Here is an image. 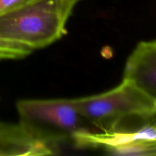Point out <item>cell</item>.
Segmentation results:
<instances>
[{
    "mask_svg": "<svg viewBox=\"0 0 156 156\" xmlns=\"http://www.w3.org/2000/svg\"><path fill=\"white\" fill-rule=\"evenodd\" d=\"M76 5L75 0H35L0 15V37L42 48L66 33V23Z\"/></svg>",
    "mask_w": 156,
    "mask_h": 156,
    "instance_id": "obj_1",
    "label": "cell"
},
{
    "mask_svg": "<svg viewBox=\"0 0 156 156\" xmlns=\"http://www.w3.org/2000/svg\"><path fill=\"white\" fill-rule=\"evenodd\" d=\"M19 123L54 146L79 134L95 132L79 111L76 99H24L16 105Z\"/></svg>",
    "mask_w": 156,
    "mask_h": 156,
    "instance_id": "obj_2",
    "label": "cell"
},
{
    "mask_svg": "<svg viewBox=\"0 0 156 156\" xmlns=\"http://www.w3.org/2000/svg\"><path fill=\"white\" fill-rule=\"evenodd\" d=\"M75 99L82 115L95 132H108L127 117L156 113L155 102L126 79L108 91Z\"/></svg>",
    "mask_w": 156,
    "mask_h": 156,
    "instance_id": "obj_3",
    "label": "cell"
},
{
    "mask_svg": "<svg viewBox=\"0 0 156 156\" xmlns=\"http://www.w3.org/2000/svg\"><path fill=\"white\" fill-rule=\"evenodd\" d=\"M123 79L132 82L156 104V41L138 44L126 60Z\"/></svg>",
    "mask_w": 156,
    "mask_h": 156,
    "instance_id": "obj_4",
    "label": "cell"
},
{
    "mask_svg": "<svg viewBox=\"0 0 156 156\" xmlns=\"http://www.w3.org/2000/svg\"><path fill=\"white\" fill-rule=\"evenodd\" d=\"M52 152L50 145L20 123L0 122V156H43Z\"/></svg>",
    "mask_w": 156,
    "mask_h": 156,
    "instance_id": "obj_5",
    "label": "cell"
},
{
    "mask_svg": "<svg viewBox=\"0 0 156 156\" xmlns=\"http://www.w3.org/2000/svg\"><path fill=\"white\" fill-rule=\"evenodd\" d=\"M114 155H156V141H138L104 149Z\"/></svg>",
    "mask_w": 156,
    "mask_h": 156,
    "instance_id": "obj_6",
    "label": "cell"
},
{
    "mask_svg": "<svg viewBox=\"0 0 156 156\" xmlns=\"http://www.w3.org/2000/svg\"><path fill=\"white\" fill-rule=\"evenodd\" d=\"M33 50L24 44L0 37V61L21 59L30 54Z\"/></svg>",
    "mask_w": 156,
    "mask_h": 156,
    "instance_id": "obj_7",
    "label": "cell"
},
{
    "mask_svg": "<svg viewBox=\"0 0 156 156\" xmlns=\"http://www.w3.org/2000/svg\"><path fill=\"white\" fill-rule=\"evenodd\" d=\"M35 0H0V15L33 2Z\"/></svg>",
    "mask_w": 156,
    "mask_h": 156,
    "instance_id": "obj_8",
    "label": "cell"
},
{
    "mask_svg": "<svg viewBox=\"0 0 156 156\" xmlns=\"http://www.w3.org/2000/svg\"><path fill=\"white\" fill-rule=\"evenodd\" d=\"M75 1H76V3H77V2H79L82 1V0H75Z\"/></svg>",
    "mask_w": 156,
    "mask_h": 156,
    "instance_id": "obj_9",
    "label": "cell"
},
{
    "mask_svg": "<svg viewBox=\"0 0 156 156\" xmlns=\"http://www.w3.org/2000/svg\"><path fill=\"white\" fill-rule=\"evenodd\" d=\"M0 99H1V98H0Z\"/></svg>",
    "mask_w": 156,
    "mask_h": 156,
    "instance_id": "obj_10",
    "label": "cell"
}]
</instances>
